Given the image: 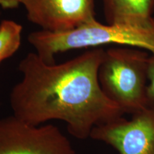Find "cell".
<instances>
[{
    "label": "cell",
    "instance_id": "obj_10",
    "mask_svg": "<svg viewBox=\"0 0 154 154\" xmlns=\"http://www.w3.org/2000/svg\"><path fill=\"white\" fill-rule=\"evenodd\" d=\"M20 5V0H0V6L3 9H15Z\"/></svg>",
    "mask_w": 154,
    "mask_h": 154
},
{
    "label": "cell",
    "instance_id": "obj_2",
    "mask_svg": "<svg viewBox=\"0 0 154 154\" xmlns=\"http://www.w3.org/2000/svg\"><path fill=\"white\" fill-rule=\"evenodd\" d=\"M28 41L44 62L55 63V56L69 50L118 44L154 54V16L132 24H103L97 20L63 32H31Z\"/></svg>",
    "mask_w": 154,
    "mask_h": 154
},
{
    "label": "cell",
    "instance_id": "obj_4",
    "mask_svg": "<svg viewBox=\"0 0 154 154\" xmlns=\"http://www.w3.org/2000/svg\"><path fill=\"white\" fill-rule=\"evenodd\" d=\"M0 154H76L53 124L32 126L14 116L0 119Z\"/></svg>",
    "mask_w": 154,
    "mask_h": 154
},
{
    "label": "cell",
    "instance_id": "obj_1",
    "mask_svg": "<svg viewBox=\"0 0 154 154\" xmlns=\"http://www.w3.org/2000/svg\"><path fill=\"white\" fill-rule=\"evenodd\" d=\"M103 53V48H92L59 64L29 53L19 63L22 80L9 95L13 116L32 126L63 121L69 134L80 140L90 138L95 126L122 117L124 111L100 86Z\"/></svg>",
    "mask_w": 154,
    "mask_h": 154
},
{
    "label": "cell",
    "instance_id": "obj_7",
    "mask_svg": "<svg viewBox=\"0 0 154 154\" xmlns=\"http://www.w3.org/2000/svg\"><path fill=\"white\" fill-rule=\"evenodd\" d=\"M107 24H132L153 16L154 0H103Z\"/></svg>",
    "mask_w": 154,
    "mask_h": 154
},
{
    "label": "cell",
    "instance_id": "obj_5",
    "mask_svg": "<svg viewBox=\"0 0 154 154\" xmlns=\"http://www.w3.org/2000/svg\"><path fill=\"white\" fill-rule=\"evenodd\" d=\"M90 138L111 146L119 154H154V109H144L132 115L96 126Z\"/></svg>",
    "mask_w": 154,
    "mask_h": 154
},
{
    "label": "cell",
    "instance_id": "obj_3",
    "mask_svg": "<svg viewBox=\"0 0 154 154\" xmlns=\"http://www.w3.org/2000/svg\"><path fill=\"white\" fill-rule=\"evenodd\" d=\"M149 53L134 47L104 50L98 79L102 91L125 113L147 109Z\"/></svg>",
    "mask_w": 154,
    "mask_h": 154
},
{
    "label": "cell",
    "instance_id": "obj_9",
    "mask_svg": "<svg viewBox=\"0 0 154 154\" xmlns=\"http://www.w3.org/2000/svg\"><path fill=\"white\" fill-rule=\"evenodd\" d=\"M146 99L147 108L154 109V54H151L149 57Z\"/></svg>",
    "mask_w": 154,
    "mask_h": 154
},
{
    "label": "cell",
    "instance_id": "obj_6",
    "mask_svg": "<svg viewBox=\"0 0 154 154\" xmlns=\"http://www.w3.org/2000/svg\"><path fill=\"white\" fill-rule=\"evenodd\" d=\"M96 0H20L28 20L42 30L63 32L96 20Z\"/></svg>",
    "mask_w": 154,
    "mask_h": 154
},
{
    "label": "cell",
    "instance_id": "obj_8",
    "mask_svg": "<svg viewBox=\"0 0 154 154\" xmlns=\"http://www.w3.org/2000/svg\"><path fill=\"white\" fill-rule=\"evenodd\" d=\"M23 27L9 19L0 23V63L18 51L22 43Z\"/></svg>",
    "mask_w": 154,
    "mask_h": 154
},
{
    "label": "cell",
    "instance_id": "obj_11",
    "mask_svg": "<svg viewBox=\"0 0 154 154\" xmlns=\"http://www.w3.org/2000/svg\"><path fill=\"white\" fill-rule=\"evenodd\" d=\"M0 14H1V13H0Z\"/></svg>",
    "mask_w": 154,
    "mask_h": 154
}]
</instances>
